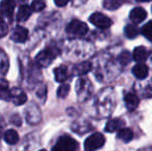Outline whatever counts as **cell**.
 <instances>
[{
    "instance_id": "6da1fadb",
    "label": "cell",
    "mask_w": 152,
    "mask_h": 151,
    "mask_svg": "<svg viewBox=\"0 0 152 151\" xmlns=\"http://www.w3.org/2000/svg\"><path fill=\"white\" fill-rule=\"evenodd\" d=\"M59 54L58 49L56 48H47L46 50H42L35 57V62L38 66L47 67L54 61L56 56Z\"/></svg>"
},
{
    "instance_id": "7a4b0ae2",
    "label": "cell",
    "mask_w": 152,
    "mask_h": 151,
    "mask_svg": "<svg viewBox=\"0 0 152 151\" xmlns=\"http://www.w3.org/2000/svg\"><path fill=\"white\" fill-rule=\"evenodd\" d=\"M79 147L78 142L69 136H62L54 145L52 151H77Z\"/></svg>"
},
{
    "instance_id": "3957f363",
    "label": "cell",
    "mask_w": 152,
    "mask_h": 151,
    "mask_svg": "<svg viewBox=\"0 0 152 151\" xmlns=\"http://www.w3.org/2000/svg\"><path fill=\"white\" fill-rule=\"evenodd\" d=\"M66 32L70 36H84L88 32V26L80 20H72L66 27Z\"/></svg>"
},
{
    "instance_id": "277c9868",
    "label": "cell",
    "mask_w": 152,
    "mask_h": 151,
    "mask_svg": "<svg viewBox=\"0 0 152 151\" xmlns=\"http://www.w3.org/2000/svg\"><path fill=\"white\" fill-rule=\"evenodd\" d=\"M104 137L99 133H95L86 139L84 143L85 151H96L104 145Z\"/></svg>"
},
{
    "instance_id": "5b68a950",
    "label": "cell",
    "mask_w": 152,
    "mask_h": 151,
    "mask_svg": "<svg viewBox=\"0 0 152 151\" xmlns=\"http://www.w3.org/2000/svg\"><path fill=\"white\" fill-rule=\"evenodd\" d=\"M90 22L94 26L98 27V28L106 29L112 25V21L109 17H107L106 15L102 14V12H94L90 16L89 18Z\"/></svg>"
},
{
    "instance_id": "8992f818",
    "label": "cell",
    "mask_w": 152,
    "mask_h": 151,
    "mask_svg": "<svg viewBox=\"0 0 152 151\" xmlns=\"http://www.w3.org/2000/svg\"><path fill=\"white\" fill-rule=\"evenodd\" d=\"M15 6H16V3L14 1H10V0H5V1H2L0 3V15H1V18L3 20L6 19V20L12 22V17H14Z\"/></svg>"
},
{
    "instance_id": "52a82bcc",
    "label": "cell",
    "mask_w": 152,
    "mask_h": 151,
    "mask_svg": "<svg viewBox=\"0 0 152 151\" xmlns=\"http://www.w3.org/2000/svg\"><path fill=\"white\" fill-rule=\"evenodd\" d=\"M8 101H10L12 103H14L17 106H21L23 104L26 103L27 101V95L24 93V91L20 88H12L10 91V98Z\"/></svg>"
},
{
    "instance_id": "ba28073f",
    "label": "cell",
    "mask_w": 152,
    "mask_h": 151,
    "mask_svg": "<svg viewBox=\"0 0 152 151\" xmlns=\"http://www.w3.org/2000/svg\"><path fill=\"white\" fill-rule=\"evenodd\" d=\"M12 40L15 42H24L28 38V30L24 27L18 26L14 29L12 35H10Z\"/></svg>"
},
{
    "instance_id": "9c48e42d",
    "label": "cell",
    "mask_w": 152,
    "mask_h": 151,
    "mask_svg": "<svg viewBox=\"0 0 152 151\" xmlns=\"http://www.w3.org/2000/svg\"><path fill=\"white\" fill-rule=\"evenodd\" d=\"M129 18L134 24H140L147 18V12L143 7H134L130 12Z\"/></svg>"
},
{
    "instance_id": "30bf717a",
    "label": "cell",
    "mask_w": 152,
    "mask_h": 151,
    "mask_svg": "<svg viewBox=\"0 0 152 151\" xmlns=\"http://www.w3.org/2000/svg\"><path fill=\"white\" fill-rule=\"evenodd\" d=\"M151 52L145 47H138L134 49V53H132V58L134 60H136L139 63H143L145 60L148 59V57L150 56Z\"/></svg>"
},
{
    "instance_id": "8fae6325",
    "label": "cell",
    "mask_w": 152,
    "mask_h": 151,
    "mask_svg": "<svg viewBox=\"0 0 152 151\" xmlns=\"http://www.w3.org/2000/svg\"><path fill=\"white\" fill-rule=\"evenodd\" d=\"M36 106L31 104L27 110H25V113H26V116H27V120L29 121L30 123H38L42 119L40 117V112L38 109H36Z\"/></svg>"
},
{
    "instance_id": "7c38bea8",
    "label": "cell",
    "mask_w": 152,
    "mask_h": 151,
    "mask_svg": "<svg viewBox=\"0 0 152 151\" xmlns=\"http://www.w3.org/2000/svg\"><path fill=\"white\" fill-rule=\"evenodd\" d=\"M148 73H149L148 66L146 64H144V63H138L132 69V74L139 80H143V79L146 78L148 76Z\"/></svg>"
},
{
    "instance_id": "4fadbf2b",
    "label": "cell",
    "mask_w": 152,
    "mask_h": 151,
    "mask_svg": "<svg viewBox=\"0 0 152 151\" xmlns=\"http://www.w3.org/2000/svg\"><path fill=\"white\" fill-rule=\"evenodd\" d=\"M124 103H125L126 108L129 111H134L139 106V104H140V99H139V97L134 93H128L124 97Z\"/></svg>"
},
{
    "instance_id": "5bb4252c",
    "label": "cell",
    "mask_w": 152,
    "mask_h": 151,
    "mask_svg": "<svg viewBox=\"0 0 152 151\" xmlns=\"http://www.w3.org/2000/svg\"><path fill=\"white\" fill-rule=\"evenodd\" d=\"M32 10L31 7L27 4H24V5H21L20 8H19V12L17 14V21L18 22H25L26 20H28L29 17L31 16Z\"/></svg>"
},
{
    "instance_id": "9a60e30c",
    "label": "cell",
    "mask_w": 152,
    "mask_h": 151,
    "mask_svg": "<svg viewBox=\"0 0 152 151\" xmlns=\"http://www.w3.org/2000/svg\"><path fill=\"white\" fill-rule=\"evenodd\" d=\"M124 121L121 119H111L108 121L106 125V131L107 133H114V131H118L119 129L123 128Z\"/></svg>"
},
{
    "instance_id": "2e32d148",
    "label": "cell",
    "mask_w": 152,
    "mask_h": 151,
    "mask_svg": "<svg viewBox=\"0 0 152 151\" xmlns=\"http://www.w3.org/2000/svg\"><path fill=\"white\" fill-rule=\"evenodd\" d=\"M54 75H55V80L59 83H62L64 81H66V79L68 78V71L67 67L61 65V66L57 67L54 69Z\"/></svg>"
},
{
    "instance_id": "e0dca14e",
    "label": "cell",
    "mask_w": 152,
    "mask_h": 151,
    "mask_svg": "<svg viewBox=\"0 0 152 151\" xmlns=\"http://www.w3.org/2000/svg\"><path fill=\"white\" fill-rule=\"evenodd\" d=\"M117 138H118L119 140H121L122 142H124V143H128V142H130L132 140V138H134V133H132V129L129 128H121L118 131V133H117Z\"/></svg>"
},
{
    "instance_id": "ac0fdd59",
    "label": "cell",
    "mask_w": 152,
    "mask_h": 151,
    "mask_svg": "<svg viewBox=\"0 0 152 151\" xmlns=\"http://www.w3.org/2000/svg\"><path fill=\"white\" fill-rule=\"evenodd\" d=\"M10 85L7 81L0 78V99L3 101H8L10 98Z\"/></svg>"
},
{
    "instance_id": "d6986e66",
    "label": "cell",
    "mask_w": 152,
    "mask_h": 151,
    "mask_svg": "<svg viewBox=\"0 0 152 151\" xmlns=\"http://www.w3.org/2000/svg\"><path fill=\"white\" fill-rule=\"evenodd\" d=\"M92 69V64L89 61H85L82 62L80 64H78L77 66H75L74 69V73L78 76H82V75H86L88 71H90Z\"/></svg>"
},
{
    "instance_id": "ffe728a7",
    "label": "cell",
    "mask_w": 152,
    "mask_h": 151,
    "mask_svg": "<svg viewBox=\"0 0 152 151\" xmlns=\"http://www.w3.org/2000/svg\"><path fill=\"white\" fill-rule=\"evenodd\" d=\"M4 141L6 142L10 145H15L16 143H18L19 141V135L16 131L14 129H10V131H6L5 133L3 136Z\"/></svg>"
},
{
    "instance_id": "44dd1931",
    "label": "cell",
    "mask_w": 152,
    "mask_h": 151,
    "mask_svg": "<svg viewBox=\"0 0 152 151\" xmlns=\"http://www.w3.org/2000/svg\"><path fill=\"white\" fill-rule=\"evenodd\" d=\"M10 66V62H8V58L4 51L0 49V75H4L6 74Z\"/></svg>"
},
{
    "instance_id": "7402d4cb",
    "label": "cell",
    "mask_w": 152,
    "mask_h": 151,
    "mask_svg": "<svg viewBox=\"0 0 152 151\" xmlns=\"http://www.w3.org/2000/svg\"><path fill=\"white\" fill-rule=\"evenodd\" d=\"M122 4L121 1H117V0H107V1H104L102 5L104 6V8L109 10H114L117 9Z\"/></svg>"
},
{
    "instance_id": "603a6c76",
    "label": "cell",
    "mask_w": 152,
    "mask_h": 151,
    "mask_svg": "<svg viewBox=\"0 0 152 151\" xmlns=\"http://www.w3.org/2000/svg\"><path fill=\"white\" fill-rule=\"evenodd\" d=\"M142 33L147 39L152 42V21H149L142 28Z\"/></svg>"
},
{
    "instance_id": "cb8c5ba5",
    "label": "cell",
    "mask_w": 152,
    "mask_h": 151,
    "mask_svg": "<svg viewBox=\"0 0 152 151\" xmlns=\"http://www.w3.org/2000/svg\"><path fill=\"white\" fill-rule=\"evenodd\" d=\"M124 33H125L126 37L128 38H134L138 35V29L134 27V25H127L124 29Z\"/></svg>"
},
{
    "instance_id": "d4e9b609",
    "label": "cell",
    "mask_w": 152,
    "mask_h": 151,
    "mask_svg": "<svg viewBox=\"0 0 152 151\" xmlns=\"http://www.w3.org/2000/svg\"><path fill=\"white\" fill-rule=\"evenodd\" d=\"M69 85L68 84H62L60 87L57 90V96L60 97V98H64L68 95L69 93Z\"/></svg>"
},
{
    "instance_id": "484cf974",
    "label": "cell",
    "mask_w": 152,
    "mask_h": 151,
    "mask_svg": "<svg viewBox=\"0 0 152 151\" xmlns=\"http://www.w3.org/2000/svg\"><path fill=\"white\" fill-rule=\"evenodd\" d=\"M31 10L32 12H42L45 7H46V3L44 1H40V0H35L31 3Z\"/></svg>"
},
{
    "instance_id": "4316f807",
    "label": "cell",
    "mask_w": 152,
    "mask_h": 151,
    "mask_svg": "<svg viewBox=\"0 0 152 151\" xmlns=\"http://www.w3.org/2000/svg\"><path fill=\"white\" fill-rule=\"evenodd\" d=\"M8 32V28H7V25H6L5 21L0 17V38L5 36Z\"/></svg>"
},
{
    "instance_id": "83f0119b",
    "label": "cell",
    "mask_w": 152,
    "mask_h": 151,
    "mask_svg": "<svg viewBox=\"0 0 152 151\" xmlns=\"http://www.w3.org/2000/svg\"><path fill=\"white\" fill-rule=\"evenodd\" d=\"M119 61L121 62V64L125 65L130 61V55L128 52H123L121 53V55H119Z\"/></svg>"
},
{
    "instance_id": "f1b7e54d",
    "label": "cell",
    "mask_w": 152,
    "mask_h": 151,
    "mask_svg": "<svg viewBox=\"0 0 152 151\" xmlns=\"http://www.w3.org/2000/svg\"><path fill=\"white\" fill-rule=\"evenodd\" d=\"M68 3V0H64V1H60V0H56L55 1V4H56L57 6H64V5H66V4Z\"/></svg>"
},
{
    "instance_id": "f546056e",
    "label": "cell",
    "mask_w": 152,
    "mask_h": 151,
    "mask_svg": "<svg viewBox=\"0 0 152 151\" xmlns=\"http://www.w3.org/2000/svg\"><path fill=\"white\" fill-rule=\"evenodd\" d=\"M39 151H47V150H45V149H42V150H39Z\"/></svg>"
}]
</instances>
